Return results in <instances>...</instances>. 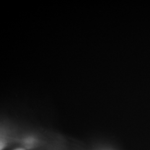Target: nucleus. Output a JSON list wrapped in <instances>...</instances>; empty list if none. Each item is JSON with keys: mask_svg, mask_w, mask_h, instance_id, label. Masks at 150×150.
<instances>
[{"mask_svg": "<svg viewBox=\"0 0 150 150\" xmlns=\"http://www.w3.org/2000/svg\"><path fill=\"white\" fill-rule=\"evenodd\" d=\"M26 150L25 149H17L16 150Z\"/></svg>", "mask_w": 150, "mask_h": 150, "instance_id": "1", "label": "nucleus"}]
</instances>
